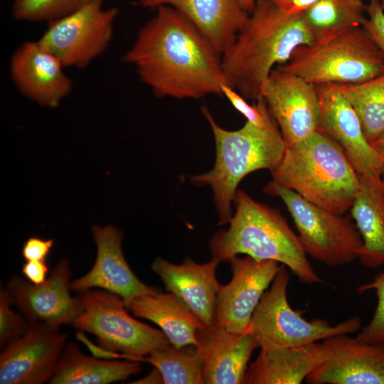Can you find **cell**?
Segmentation results:
<instances>
[{"instance_id": "6da1fadb", "label": "cell", "mask_w": 384, "mask_h": 384, "mask_svg": "<svg viewBox=\"0 0 384 384\" xmlns=\"http://www.w3.org/2000/svg\"><path fill=\"white\" fill-rule=\"evenodd\" d=\"M122 60L133 65L140 80L159 97L223 95L222 86L230 85L221 55L188 18L169 6L156 9Z\"/></svg>"}, {"instance_id": "7a4b0ae2", "label": "cell", "mask_w": 384, "mask_h": 384, "mask_svg": "<svg viewBox=\"0 0 384 384\" xmlns=\"http://www.w3.org/2000/svg\"><path fill=\"white\" fill-rule=\"evenodd\" d=\"M314 42L303 13L257 0L233 43L221 55L223 68L230 85L256 102L274 66L286 63L297 47Z\"/></svg>"}, {"instance_id": "3957f363", "label": "cell", "mask_w": 384, "mask_h": 384, "mask_svg": "<svg viewBox=\"0 0 384 384\" xmlns=\"http://www.w3.org/2000/svg\"><path fill=\"white\" fill-rule=\"evenodd\" d=\"M235 213L229 228L213 234L209 242L212 258L228 262L240 254L257 260H272L288 267L306 284H322L307 259L297 234L280 211L238 190Z\"/></svg>"}, {"instance_id": "277c9868", "label": "cell", "mask_w": 384, "mask_h": 384, "mask_svg": "<svg viewBox=\"0 0 384 384\" xmlns=\"http://www.w3.org/2000/svg\"><path fill=\"white\" fill-rule=\"evenodd\" d=\"M201 112L214 137L215 161L210 171L191 176L189 180L194 186L211 188L218 223L228 224L240 182L257 170L272 172L283 157L286 144L274 119L265 128L246 122L241 128L230 131L220 127L206 107H201Z\"/></svg>"}, {"instance_id": "5b68a950", "label": "cell", "mask_w": 384, "mask_h": 384, "mask_svg": "<svg viewBox=\"0 0 384 384\" xmlns=\"http://www.w3.org/2000/svg\"><path fill=\"white\" fill-rule=\"evenodd\" d=\"M272 181L308 201L340 214L351 208L360 178L342 148L316 132L286 146Z\"/></svg>"}, {"instance_id": "8992f818", "label": "cell", "mask_w": 384, "mask_h": 384, "mask_svg": "<svg viewBox=\"0 0 384 384\" xmlns=\"http://www.w3.org/2000/svg\"><path fill=\"white\" fill-rule=\"evenodd\" d=\"M312 84H353L384 73V53L362 26L302 45L277 65Z\"/></svg>"}, {"instance_id": "52a82bcc", "label": "cell", "mask_w": 384, "mask_h": 384, "mask_svg": "<svg viewBox=\"0 0 384 384\" xmlns=\"http://www.w3.org/2000/svg\"><path fill=\"white\" fill-rule=\"evenodd\" d=\"M285 267L282 265L270 289L264 293L246 331L260 349L299 346L361 329L362 321L358 316L334 325L321 319L308 321L294 310L287 300L289 274Z\"/></svg>"}, {"instance_id": "ba28073f", "label": "cell", "mask_w": 384, "mask_h": 384, "mask_svg": "<svg viewBox=\"0 0 384 384\" xmlns=\"http://www.w3.org/2000/svg\"><path fill=\"white\" fill-rule=\"evenodd\" d=\"M77 296L80 308L70 325L95 336L103 348L144 362L154 350L171 344L161 330L132 317L120 296L98 288Z\"/></svg>"}, {"instance_id": "9c48e42d", "label": "cell", "mask_w": 384, "mask_h": 384, "mask_svg": "<svg viewBox=\"0 0 384 384\" xmlns=\"http://www.w3.org/2000/svg\"><path fill=\"white\" fill-rule=\"evenodd\" d=\"M264 192L284 202L306 255L331 267L358 258L363 240L356 224L348 217L319 207L272 180Z\"/></svg>"}, {"instance_id": "30bf717a", "label": "cell", "mask_w": 384, "mask_h": 384, "mask_svg": "<svg viewBox=\"0 0 384 384\" xmlns=\"http://www.w3.org/2000/svg\"><path fill=\"white\" fill-rule=\"evenodd\" d=\"M104 0H92L78 10L48 23L38 41L65 68L87 67L109 47L118 9L103 8Z\"/></svg>"}, {"instance_id": "8fae6325", "label": "cell", "mask_w": 384, "mask_h": 384, "mask_svg": "<svg viewBox=\"0 0 384 384\" xmlns=\"http://www.w3.org/2000/svg\"><path fill=\"white\" fill-rule=\"evenodd\" d=\"M286 146L317 132L320 105L314 84L275 67L261 89Z\"/></svg>"}, {"instance_id": "7c38bea8", "label": "cell", "mask_w": 384, "mask_h": 384, "mask_svg": "<svg viewBox=\"0 0 384 384\" xmlns=\"http://www.w3.org/2000/svg\"><path fill=\"white\" fill-rule=\"evenodd\" d=\"M70 274L68 260L62 258L43 282L35 284L15 274L5 289L12 305L31 324L70 325L80 308L78 296L70 294Z\"/></svg>"}, {"instance_id": "4fadbf2b", "label": "cell", "mask_w": 384, "mask_h": 384, "mask_svg": "<svg viewBox=\"0 0 384 384\" xmlns=\"http://www.w3.org/2000/svg\"><path fill=\"white\" fill-rule=\"evenodd\" d=\"M228 262L232 278L228 284H220L214 324L242 334L247 331L265 291L282 265L272 260H257L247 255L235 257Z\"/></svg>"}, {"instance_id": "5bb4252c", "label": "cell", "mask_w": 384, "mask_h": 384, "mask_svg": "<svg viewBox=\"0 0 384 384\" xmlns=\"http://www.w3.org/2000/svg\"><path fill=\"white\" fill-rule=\"evenodd\" d=\"M68 336L60 327L36 323L8 343L0 355L1 384H41L53 377Z\"/></svg>"}, {"instance_id": "9a60e30c", "label": "cell", "mask_w": 384, "mask_h": 384, "mask_svg": "<svg viewBox=\"0 0 384 384\" xmlns=\"http://www.w3.org/2000/svg\"><path fill=\"white\" fill-rule=\"evenodd\" d=\"M320 105L317 132L336 142L359 176L381 177L384 158L368 142L360 120L335 84L315 85Z\"/></svg>"}, {"instance_id": "2e32d148", "label": "cell", "mask_w": 384, "mask_h": 384, "mask_svg": "<svg viewBox=\"0 0 384 384\" xmlns=\"http://www.w3.org/2000/svg\"><path fill=\"white\" fill-rule=\"evenodd\" d=\"M324 341L329 357L305 379L309 384H384V343H366L350 334Z\"/></svg>"}, {"instance_id": "e0dca14e", "label": "cell", "mask_w": 384, "mask_h": 384, "mask_svg": "<svg viewBox=\"0 0 384 384\" xmlns=\"http://www.w3.org/2000/svg\"><path fill=\"white\" fill-rule=\"evenodd\" d=\"M64 65L38 41H26L13 53L11 78L19 92L41 106L56 107L73 89Z\"/></svg>"}, {"instance_id": "ac0fdd59", "label": "cell", "mask_w": 384, "mask_h": 384, "mask_svg": "<svg viewBox=\"0 0 384 384\" xmlns=\"http://www.w3.org/2000/svg\"><path fill=\"white\" fill-rule=\"evenodd\" d=\"M92 233L97 246L95 262L88 272L70 282L71 291L98 288L127 299L159 289L143 283L131 270L122 251V231L113 225H95Z\"/></svg>"}, {"instance_id": "d6986e66", "label": "cell", "mask_w": 384, "mask_h": 384, "mask_svg": "<svg viewBox=\"0 0 384 384\" xmlns=\"http://www.w3.org/2000/svg\"><path fill=\"white\" fill-rule=\"evenodd\" d=\"M216 259L198 264L186 257L181 265L156 257L151 265L168 292L174 294L206 326L215 323L220 284L215 271Z\"/></svg>"}, {"instance_id": "ffe728a7", "label": "cell", "mask_w": 384, "mask_h": 384, "mask_svg": "<svg viewBox=\"0 0 384 384\" xmlns=\"http://www.w3.org/2000/svg\"><path fill=\"white\" fill-rule=\"evenodd\" d=\"M196 338L204 384L244 383L249 360L258 347L250 334H236L213 324L198 329Z\"/></svg>"}, {"instance_id": "44dd1931", "label": "cell", "mask_w": 384, "mask_h": 384, "mask_svg": "<svg viewBox=\"0 0 384 384\" xmlns=\"http://www.w3.org/2000/svg\"><path fill=\"white\" fill-rule=\"evenodd\" d=\"M144 9L171 6L188 18L222 55L233 43L249 13L239 0H139Z\"/></svg>"}, {"instance_id": "7402d4cb", "label": "cell", "mask_w": 384, "mask_h": 384, "mask_svg": "<svg viewBox=\"0 0 384 384\" xmlns=\"http://www.w3.org/2000/svg\"><path fill=\"white\" fill-rule=\"evenodd\" d=\"M324 341L272 349H260L245 373V384H300L330 356Z\"/></svg>"}, {"instance_id": "603a6c76", "label": "cell", "mask_w": 384, "mask_h": 384, "mask_svg": "<svg viewBox=\"0 0 384 384\" xmlns=\"http://www.w3.org/2000/svg\"><path fill=\"white\" fill-rule=\"evenodd\" d=\"M127 309L136 317L156 324L171 345L181 348L196 346V333L206 326L173 293L160 289L124 299Z\"/></svg>"}, {"instance_id": "cb8c5ba5", "label": "cell", "mask_w": 384, "mask_h": 384, "mask_svg": "<svg viewBox=\"0 0 384 384\" xmlns=\"http://www.w3.org/2000/svg\"><path fill=\"white\" fill-rule=\"evenodd\" d=\"M351 212L363 240L358 259L366 267L384 265V182L381 177L359 176Z\"/></svg>"}, {"instance_id": "d4e9b609", "label": "cell", "mask_w": 384, "mask_h": 384, "mask_svg": "<svg viewBox=\"0 0 384 384\" xmlns=\"http://www.w3.org/2000/svg\"><path fill=\"white\" fill-rule=\"evenodd\" d=\"M142 370V362L107 361L83 353L74 342L67 343L50 384H107L122 381Z\"/></svg>"}, {"instance_id": "484cf974", "label": "cell", "mask_w": 384, "mask_h": 384, "mask_svg": "<svg viewBox=\"0 0 384 384\" xmlns=\"http://www.w3.org/2000/svg\"><path fill=\"white\" fill-rule=\"evenodd\" d=\"M366 6L363 0H319L303 16L315 41L361 26Z\"/></svg>"}, {"instance_id": "4316f807", "label": "cell", "mask_w": 384, "mask_h": 384, "mask_svg": "<svg viewBox=\"0 0 384 384\" xmlns=\"http://www.w3.org/2000/svg\"><path fill=\"white\" fill-rule=\"evenodd\" d=\"M354 109L371 144L384 133V73L353 84H335Z\"/></svg>"}, {"instance_id": "83f0119b", "label": "cell", "mask_w": 384, "mask_h": 384, "mask_svg": "<svg viewBox=\"0 0 384 384\" xmlns=\"http://www.w3.org/2000/svg\"><path fill=\"white\" fill-rule=\"evenodd\" d=\"M160 373L165 384H204L201 354L195 345L176 348L171 344L144 358Z\"/></svg>"}, {"instance_id": "f1b7e54d", "label": "cell", "mask_w": 384, "mask_h": 384, "mask_svg": "<svg viewBox=\"0 0 384 384\" xmlns=\"http://www.w3.org/2000/svg\"><path fill=\"white\" fill-rule=\"evenodd\" d=\"M92 0H14L11 14L18 21H46L68 16Z\"/></svg>"}, {"instance_id": "f546056e", "label": "cell", "mask_w": 384, "mask_h": 384, "mask_svg": "<svg viewBox=\"0 0 384 384\" xmlns=\"http://www.w3.org/2000/svg\"><path fill=\"white\" fill-rule=\"evenodd\" d=\"M374 289L377 296V305L371 320L356 336L366 343H384V269L374 279L358 287V292Z\"/></svg>"}, {"instance_id": "4dcf8cb0", "label": "cell", "mask_w": 384, "mask_h": 384, "mask_svg": "<svg viewBox=\"0 0 384 384\" xmlns=\"http://www.w3.org/2000/svg\"><path fill=\"white\" fill-rule=\"evenodd\" d=\"M11 299L5 289L0 290V346L1 348L10 341L24 335L30 329L31 324L21 313L11 309Z\"/></svg>"}, {"instance_id": "1f68e13d", "label": "cell", "mask_w": 384, "mask_h": 384, "mask_svg": "<svg viewBox=\"0 0 384 384\" xmlns=\"http://www.w3.org/2000/svg\"><path fill=\"white\" fill-rule=\"evenodd\" d=\"M221 90L223 95L246 118L247 122L256 127L265 128L273 121L274 119L270 114L263 98L261 97L256 103L250 105L246 99L231 86L223 85Z\"/></svg>"}, {"instance_id": "d6a6232c", "label": "cell", "mask_w": 384, "mask_h": 384, "mask_svg": "<svg viewBox=\"0 0 384 384\" xmlns=\"http://www.w3.org/2000/svg\"><path fill=\"white\" fill-rule=\"evenodd\" d=\"M367 18L362 24L370 37L384 53V9L380 0H369Z\"/></svg>"}, {"instance_id": "836d02e7", "label": "cell", "mask_w": 384, "mask_h": 384, "mask_svg": "<svg viewBox=\"0 0 384 384\" xmlns=\"http://www.w3.org/2000/svg\"><path fill=\"white\" fill-rule=\"evenodd\" d=\"M54 245L53 239L45 240L36 236L28 238L24 242L21 255L26 261L46 262Z\"/></svg>"}, {"instance_id": "e575fe53", "label": "cell", "mask_w": 384, "mask_h": 384, "mask_svg": "<svg viewBox=\"0 0 384 384\" xmlns=\"http://www.w3.org/2000/svg\"><path fill=\"white\" fill-rule=\"evenodd\" d=\"M21 272L27 280L38 284L46 279L48 267L46 262L30 260L23 263Z\"/></svg>"}, {"instance_id": "d590c367", "label": "cell", "mask_w": 384, "mask_h": 384, "mask_svg": "<svg viewBox=\"0 0 384 384\" xmlns=\"http://www.w3.org/2000/svg\"><path fill=\"white\" fill-rule=\"evenodd\" d=\"M292 14H302L319 0H269Z\"/></svg>"}, {"instance_id": "8d00e7d4", "label": "cell", "mask_w": 384, "mask_h": 384, "mask_svg": "<svg viewBox=\"0 0 384 384\" xmlns=\"http://www.w3.org/2000/svg\"><path fill=\"white\" fill-rule=\"evenodd\" d=\"M132 383H163V380L159 370L154 368L145 377Z\"/></svg>"}, {"instance_id": "74e56055", "label": "cell", "mask_w": 384, "mask_h": 384, "mask_svg": "<svg viewBox=\"0 0 384 384\" xmlns=\"http://www.w3.org/2000/svg\"><path fill=\"white\" fill-rule=\"evenodd\" d=\"M372 145L384 158V133Z\"/></svg>"}, {"instance_id": "f35d334b", "label": "cell", "mask_w": 384, "mask_h": 384, "mask_svg": "<svg viewBox=\"0 0 384 384\" xmlns=\"http://www.w3.org/2000/svg\"><path fill=\"white\" fill-rule=\"evenodd\" d=\"M257 0H239L241 7L249 14L252 11Z\"/></svg>"}, {"instance_id": "ab89813d", "label": "cell", "mask_w": 384, "mask_h": 384, "mask_svg": "<svg viewBox=\"0 0 384 384\" xmlns=\"http://www.w3.org/2000/svg\"><path fill=\"white\" fill-rule=\"evenodd\" d=\"M380 1L381 2V4L384 9V0H380Z\"/></svg>"}, {"instance_id": "60d3db41", "label": "cell", "mask_w": 384, "mask_h": 384, "mask_svg": "<svg viewBox=\"0 0 384 384\" xmlns=\"http://www.w3.org/2000/svg\"><path fill=\"white\" fill-rule=\"evenodd\" d=\"M381 178H382V180H383V182H384V171H383V174H382V176H381Z\"/></svg>"}]
</instances>
